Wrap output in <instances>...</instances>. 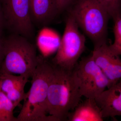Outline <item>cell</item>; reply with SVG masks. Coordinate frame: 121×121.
<instances>
[{"label": "cell", "mask_w": 121, "mask_h": 121, "mask_svg": "<svg viewBox=\"0 0 121 121\" xmlns=\"http://www.w3.org/2000/svg\"><path fill=\"white\" fill-rule=\"evenodd\" d=\"M54 67L48 91L47 112L53 121H67L68 114L82 96L74 69L69 71Z\"/></svg>", "instance_id": "cell-1"}, {"label": "cell", "mask_w": 121, "mask_h": 121, "mask_svg": "<svg viewBox=\"0 0 121 121\" xmlns=\"http://www.w3.org/2000/svg\"><path fill=\"white\" fill-rule=\"evenodd\" d=\"M54 66L43 56H38V63L32 77L31 86L26 93L17 121H53L47 111L49 85Z\"/></svg>", "instance_id": "cell-2"}, {"label": "cell", "mask_w": 121, "mask_h": 121, "mask_svg": "<svg viewBox=\"0 0 121 121\" xmlns=\"http://www.w3.org/2000/svg\"><path fill=\"white\" fill-rule=\"evenodd\" d=\"M67 11L94 46L107 43L110 17L106 9L97 0H75Z\"/></svg>", "instance_id": "cell-3"}, {"label": "cell", "mask_w": 121, "mask_h": 121, "mask_svg": "<svg viewBox=\"0 0 121 121\" xmlns=\"http://www.w3.org/2000/svg\"><path fill=\"white\" fill-rule=\"evenodd\" d=\"M4 47V59L0 73L31 78L38 63L35 46L29 39L12 33L5 38Z\"/></svg>", "instance_id": "cell-4"}, {"label": "cell", "mask_w": 121, "mask_h": 121, "mask_svg": "<svg viewBox=\"0 0 121 121\" xmlns=\"http://www.w3.org/2000/svg\"><path fill=\"white\" fill-rule=\"evenodd\" d=\"M68 14L63 35L52 63L56 67L71 71L84 52L86 39L74 18Z\"/></svg>", "instance_id": "cell-5"}, {"label": "cell", "mask_w": 121, "mask_h": 121, "mask_svg": "<svg viewBox=\"0 0 121 121\" xmlns=\"http://www.w3.org/2000/svg\"><path fill=\"white\" fill-rule=\"evenodd\" d=\"M82 97L95 99L112 84L96 63L92 55L82 58L74 68Z\"/></svg>", "instance_id": "cell-6"}, {"label": "cell", "mask_w": 121, "mask_h": 121, "mask_svg": "<svg viewBox=\"0 0 121 121\" xmlns=\"http://www.w3.org/2000/svg\"><path fill=\"white\" fill-rule=\"evenodd\" d=\"M5 27L13 34L30 40L35 29L31 16L30 0H0Z\"/></svg>", "instance_id": "cell-7"}, {"label": "cell", "mask_w": 121, "mask_h": 121, "mask_svg": "<svg viewBox=\"0 0 121 121\" xmlns=\"http://www.w3.org/2000/svg\"><path fill=\"white\" fill-rule=\"evenodd\" d=\"M91 55L113 85L121 79V59L111 52L107 43L94 46Z\"/></svg>", "instance_id": "cell-8"}, {"label": "cell", "mask_w": 121, "mask_h": 121, "mask_svg": "<svg viewBox=\"0 0 121 121\" xmlns=\"http://www.w3.org/2000/svg\"><path fill=\"white\" fill-rule=\"evenodd\" d=\"M103 118L121 116V79L95 99Z\"/></svg>", "instance_id": "cell-9"}, {"label": "cell", "mask_w": 121, "mask_h": 121, "mask_svg": "<svg viewBox=\"0 0 121 121\" xmlns=\"http://www.w3.org/2000/svg\"><path fill=\"white\" fill-rule=\"evenodd\" d=\"M33 23L38 27L50 23L59 14L56 0H30Z\"/></svg>", "instance_id": "cell-10"}, {"label": "cell", "mask_w": 121, "mask_h": 121, "mask_svg": "<svg viewBox=\"0 0 121 121\" xmlns=\"http://www.w3.org/2000/svg\"><path fill=\"white\" fill-rule=\"evenodd\" d=\"M101 110L95 99L86 98L68 115V121H103Z\"/></svg>", "instance_id": "cell-11"}, {"label": "cell", "mask_w": 121, "mask_h": 121, "mask_svg": "<svg viewBox=\"0 0 121 121\" xmlns=\"http://www.w3.org/2000/svg\"><path fill=\"white\" fill-rule=\"evenodd\" d=\"M30 78L27 76L0 73V87L5 95L24 90Z\"/></svg>", "instance_id": "cell-12"}, {"label": "cell", "mask_w": 121, "mask_h": 121, "mask_svg": "<svg viewBox=\"0 0 121 121\" xmlns=\"http://www.w3.org/2000/svg\"><path fill=\"white\" fill-rule=\"evenodd\" d=\"M0 105L2 110L3 121H17V117L13 114L16 108L6 95L2 92L0 87Z\"/></svg>", "instance_id": "cell-13"}, {"label": "cell", "mask_w": 121, "mask_h": 121, "mask_svg": "<svg viewBox=\"0 0 121 121\" xmlns=\"http://www.w3.org/2000/svg\"><path fill=\"white\" fill-rule=\"evenodd\" d=\"M113 21L114 41L112 44L108 45V47L113 54L120 56L121 55V16Z\"/></svg>", "instance_id": "cell-14"}, {"label": "cell", "mask_w": 121, "mask_h": 121, "mask_svg": "<svg viewBox=\"0 0 121 121\" xmlns=\"http://www.w3.org/2000/svg\"><path fill=\"white\" fill-rule=\"evenodd\" d=\"M108 11L113 20L121 16V0H97Z\"/></svg>", "instance_id": "cell-15"}, {"label": "cell", "mask_w": 121, "mask_h": 121, "mask_svg": "<svg viewBox=\"0 0 121 121\" xmlns=\"http://www.w3.org/2000/svg\"><path fill=\"white\" fill-rule=\"evenodd\" d=\"M75 0H56L57 8L59 13L67 11Z\"/></svg>", "instance_id": "cell-16"}, {"label": "cell", "mask_w": 121, "mask_h": 121, "mask_svg": "<svg viewBox=\"0 0 121 121\" xmlns=\"http://www.w3.org/2000/svg\"><path fill=\"white\" fill-rule=\"evenodd\" d=\"M3 32H0V69L1 68L4 56L5 37L2 35Z\"/></svg>", "instance_id": "cell-17"}, {"label": "cell", "mask_w": 121, "mask_h": 121, "mask_svg": "<svg viewBox=\"0 0 121 121\" xmlns=\"http://www.w3.org/2000/svg\"><path fill=\"white\" fill-rule=\"evenodd\" d=\"M4 28H5V25L4 18L0 2V32H3Z\"/></svg>", "instance_id": "cell-18"}, {"label": "cell", "mask_w": 121, "mask_h": 121, "mask_svg": "<svg viewBox=\"0 0 121 121\" xmlns=\"http://www.w3.org/2000/svg\"><path fill=\"white\" fill-rule=\"evenodd\" d=\"M0 121H3L2 110L0 105Z\"/></svg>", "instance_id": "cell-19"}]
</instances>
